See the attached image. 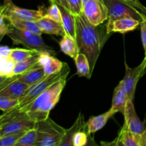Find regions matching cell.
<instances>
[{
    "label": "cell",
    "mask_w": 146,
    "mask_h": 146,
    "mask_svg": "<svg viewBox=\"0 0 146 146\" xmlns=\"http://www.w3.org/2000/svg\"><path fill=\"white\" fill-rule=\"evenodd\" d=\"M75 17L76 40L79 52L87 56L93 73L101 50L111 34L107 32L106 24L93 25L83 13Z\"/></svg>",
    "instance_id": "6da1fadb"
},
{
    "label": "cell",
    "mask_w": 146,
    "mask_h": 146,
    "mask_svg": "<svg viewBox=\"0 0 146 146\" xmlns=\"http://www.w3.org/2000/svg\"><path fill=\"white\" fill-rule=\"evenodd\" d=\"M66 80V76L60 78L26 107L24 111L29 118L36 123L47 119L51 111L59 101Z\"/></svg>",
    "instance_id": "7a4b0ae2"
},
{
    "label": "cell",
    "mask_w": 146,
    "mask_h": 146,
    "mask_svg": "<svg viewBox=\"0 0 146 146\" xmlns=\"http://www.w3.org/2000/svg\"><path fill=\"white\" fill-rule=\"evenodd\" d=\"M70 68L68 64L64 62V67L61 71L51 75L45 76L38 82L29 86V88L27 90V91L19 99V104L17 106V108L19 111H24L26 107L31 104L40 94H42L48 87L51 86L53 84H54L60 78L68 76Z\"/></svg>",
    "instance_id": "3957f363"
},
{
    "label": "cell",
    "mask_w": 146,
    "mask_h": 146,
    "mask_svg": "<svg viewBox=\"0 0 146 146\" xmlns=\"http://www.w3.org/2000/svg\"><path fill=\"white\" fill-rule=\"evenodd\" d=\"M36 146H59L66 128L61 126L48 117L36 123Z\"/></svg>",
    "instance_id": "277c9868"
},
{
    "label": "cell",
    "mask_w": 146,
    "mask_h": 146,
    "mask_svg": "<svg viewBox=\"0 0 146 146\" xmlns=\"http://www.w3.org/2000/svg\"><path fill=\"white\" fill-rule=\"evenodd\" d=\"M9 24L7 35L13 41L14 44H21L29 49L36 50L40 53H48L55 55L56 51L52 47L45 44L41 35L34 34L30 31L21 30Z\"/></svg>",
    "instance_id": "5b68a950"
},
{
    "label": "cell",
    "mask_w": 146,
    "mask_h": 146,
    "mask_svg": "<svg viewBox=\"0 0 146 146\" xmlns=\"http://www.w3.org/2000/svg\"><path fill=\"white\" fill-rule=\"evenodd\" d=\"M108 9V21L121 18H133L140 22L146 20V14L121 0H104Z\"/></svg>",
    "instance_id": "8992f818"
},
{
    "label": "cell",
    "mask_w": 146,
    "mask_h": 146,
    "mask_svg": "<svg viewBox=\"0 0 146 146\" xmlns=\"http://www.w3.org/2000/svg\"><path fill=\"white\" fill-rule=\"evenodd\" d=\"M36 122L29 118L26 112L20 111L14 118L0 126V136L25 133L35 127Z\"/></svg>",
    "instance_id": "52a82bcc"
},
{
    "label": "cell",
    "mask_w": 146,
    "mask_h": 146,
    "mask_svg": "<svg viewBox=\"0 0 146 146\" xmlns=\"http://www.w3.org/2000/svg\"><path fill=\"white\" fill-rule=\"evenodd\" d=\"M83 14L94 26H99L108 21V9L101 0H89L83 7Z\"/></svg>",
    "instance_id": "ba28073f"
},
{
    "label": "cell",
    "mask_w": 146,
    "mask_h": 146,
    "mask_svg": "<svg viewBox=\"0 0 146 146\" xmlns=\"http://www.w3.org/2000/svg\"><path fill=\"white\" fill-rule=\"evenodd\" d=\"M123 126L133 135H135L141 142L143 135L145 131V124L140 120L134 107L133 101L128 100L124 111Z\"/></svg>",
    "instance_id": "9c48e42d"
},
{
    "label": "cell",
    "mask_w": 146,
    "mask_h": 146,
    "mask_svg": "<svg viewBox=\"0 0 146 146\" xmlns=\"http://www.w3.org/2000/svg\"><path fill=\"white\" fill-rule=\"evenodd\" d=\"M125 76L121 81L127 91L128 100L133 101L137 84L141 77L143 75V73L146 68V56H145L143 61L138 66L131 68L128 66L126 62H125Z\"/></svg>",
    "instance_id": "30bf717a"
},
{
    "label": "cell",
    "mask_w": 146,
    "mask_h": 146,
    "mask_svg": "<svg viewBox=\"0 0 146 146\" xmlns=\"http://www.w3.org/2000/svg\"><path fill=\"white\" fill-rule=\"evenodd\" d=\"M4 2L7 4V10L6 14L20 19L37 21L41 17L45 16L46 8L43 7H38V9L33 10L17 7L12 2L11 0H4Z\"/></svg>",
    "instance_id": "8fae6325"
},
{
    "label": "cell",
    "mask_w": 146,
    "mask_h": 146,
    "mask_svg": "<svg viewBox=\"0 0 146 146\" xmlns=\"http://www.w3.org/2000/svg\"><path fill=\"white\" fill-rule=\"evenodd\" d=\"M141 22L133 18H121L106 21V30L108 34H125L138 28Z\"/></svg>",
    "instance_id": "7c38bea8"
},
{
    "label": "cell",
    "mask_w": 146,
    "mask_h": 146,
    "mask_svg": "<svg viewBox=\"0 0 146 146\" xmlns=\"http://www.w3.org/2000/svg\"><path fill=\"white\" fill-rule=\"evenodd\" d=\"M128 101L127 91L122 81H121L114 90L111 108L115 113L119 112L123 114Z\"/></svg>",
    "instance_id": "4fadbf2b"
},
{
    "label": "cell",
    "mask_w": 146,
    "mask_h": 146,
    "mask_svg": "<svg viewBox=\"0 0 146 146\" xmlns=\"http://www.w3.org/2000/svg\"><path fill=\"white\" fill-rule=\"evenodd\" d=\"M115 113H116L115 111L110 108L108 111L105 112L104 113L96 115V116H91L86 123L88 133L89 135H91V134L95 133L102 129L107 123L108 120Z\"/></svg>",
    "instance_id": "5bb4252c"
},
{
    "label": "cell",
    "mask_w": 146,
    "mask_h": 146,
    "mask_svg": "<svg viewBox=\"0 0 146 146\" xmlns=\"http://www.w3.org/2000/svg\"><path fill=\"white\" fill-rule=\"evenodd\" d=\"M39 62L44 68L46 76L51 75L61 71L64 65V62L59 61L51 54L48 53H41L39 56Z\"/></svg>",
    "instance_id": "9a60e30c"
},
{
    "label": "cell",
    "mask_w": 146,
    "mask_h": 146,
    "mask_svg": "<svg viewBox=\"0 0 146 146\" xmlns=\"http://www.w3.org/2000/svg\"><path fill=\"white\" fill-rule=\"evenodd\" d=\"M36 23L43 33L61 36H64V35H66L62 24L61 23L54 21L52 19L49 18L46 16H44L43 17H41L40 19L36 21Z\"/></svg>",
    "instance_id": "2e32d148"
},
{
    "label": "cell",
    "mask_w": 146,
    "mask_h": 146,
    "mask_svg": "<svg viewBox=\"0 0 146 146\" xmlns=\"http://www.w3.org/2000/svg\"><path fill=\"white\" fill-rule=\"evenodd\" d=\"M46 74L44 73V68L38 60V63L35 66L29 71L18 75V80L31 86L33 84L38 82L41 78H44Z\"/></svg>",
    "instance_id": "e0dca14e"
},
{
    "label": "cell",
    "mask_w": 146,
    "mask_h": 146,
    "mask_svg": "<svg viewBox=\"0 0 146 146\" xmlns=\"http://www.w3.org/2000/svg\"><path fill=\"white\" fill-rule=\"evenodd\" d=\"M11 48L0 46V76H13L12 72L15 63L10 57Z\"/></svg>",
    "instance_id": "ac0fdd59"
},
{
    "label": "cell",
    "mask_w": 146,
    "mask_h": 146,
    "mask_svg": "<svg viewBox=\"0 0 146 146\" xmlns=\"http://www.w3.org/2000/svg\"><path fill=\"white\" fill-rule=\"evenodd\" d=\"M6 19L11 26L19 29L25 30V31H30L34 34H38V35H41L43 34L41 29L37 24L36 21L20 19L7 15V14H6Z\"/></svg>",
    "instance_id": "d6986e66"
},
{
    "label": "cell",
    "mask_w": 146,
    "mask_h": 146,
    "mask_svg": "<svg viewBox=\"0 0 146 146\" xmlns=\"http://www.w3.org/2000/svg\"><path fill=\"white\" fill-rule=\"evenodd\" d=\"M29 88V86L19 81L17 78L5 87L0 92V94L9 97L12 99L19 100Z\"/></svg>",
    "instance_id": "ffe728a7"
},
{
    "label": "cell",
    "mask_w": 146,
    "mask_h": 146,
    "mask_svg": "<svg viewBox=\"0 0 146 146\" xmlns=\"http://www.w3.org/2000/svg\"><path fill=\"white\" fill-rule=\"evenodd\" d=\"M86 123L84 121V117L81 113L78 114V117L76 119L75 122L69 128L66 130L65 135L63 137L59 146H74V136L76 132L78 130L86 127Z\"/></svg>",
    "instance_id": "44dd1931"
},
{
    "label": "cell",
    "mask_w": 146,
    "mask_h": 146,
    "mask_svg": "<svg viewBox=\"0 0 146 146\" xmlns=\"http://www.w3.org/2000/svg\"><path fill=\"white\" fill-rule=\"evenodd\" d=\"M61 11V24L66 35L76 38V17L75 15L64 7L58 6Z\"/></svg>",
    "instance_id": "7402d4cb"
},
{
    "label": "cell",
    "mask_w": 146,
    "mask_h": 146,
    "mask_svg": "<svg viewBox=\"0 0 146 146\" xmlns=\"http://www.w3.org/2000/svg\"><path fill=\"white\" fill-rule=\"evenodd\" d=\"M60 48L62 52L71 58H74L79 53L78 44L76 38H72L68 35H64L59 42Z\"/></svg>",
    "instance_id": "603a6c76"
},
{
    "label": "cell",
    "mask_w": 146,
    "mask_h": 146,
    "mask_svg": "<svg viewBox=\"0 0 146 146\" xmlns=\"http://www.w3.org/2000/svg\"><path fill=\"white\" fill-rule=\"evenodd\" d=\"M75 61L76 66L77 69V75L78 76L86 77L88 79H90L92 75L90 68L89 61L85 54L82 53H78L75 58H74Z\"/></svg>",
    "instance_id": "cb8c5ba5"
},
{
    "label": "cell",
    "mask_w": 146,
    "mask_h": 146,
    "mask_svg": "<svg viewBox=\"0 0 146 146\" xmlns=\"http://www.w3.org/2000/svg\"><path fill=\"white\" fill-rule=\"evenodd\" d=\"M40 54H41V53H38L36 55L33 56L31 58L27 59L26 61L15 64L14 69H13L12 76L20 75V74L29 71V69L32 68L33 67L35 66L37 63H38V60H39Z\"/></svg>",
    "instance_id": "d4e9b609"
},
{
    "label": "cell",
    "mask_w": 146,
    "mask_h": 146,
    "mask_svg": "<svg viewBox=\"0 0 146 146\" xmlns=\"http://www.w3.org/2000/svg\"><path fill=\"white\" fill-rule=\"evenodd\" d=\"M38 51H36V50L29 49H24V48H11V51H10V57L12 59L15 64L17 63L22 62V61H26L28 58H31L33 56L36 55V54H38Z\"/></svg>",
    "instance_id": "484cf974"
},
{
    "label": "cell",
    "mask_w": 146,
    "mask_h": 146,
    "mask_svg": "<svg viewBox=\"0 0 146 146\" xmlns=\"http://www.w3.org/2000/svg\"><path fill=\"white\" fill-rule=\"evenodd\" d=\"M14 146H36V131L35 127L24 133Z\"/></svg>",
    "instance_id": "4316f807"
},
{
    "label": "cell",
    "mask_w": 146,
    "mask_h": 146,
    "mask_svg": "<svg viewBox=\"0 0 146 146\" xmlns=\"http://www.w3.org/2000/svg\"><path fill=\"white\" fill-rule=\"evenodd\" d=\"M118 135L120 136L125 146H141L139 140L123 125L118 132Z\"/></svg>",
    "instance_id": "83f0119b"
},
{
    "label": "cell",
    "mask_w": 146,
    "mask_h": 146,
    "mask_svg": "<svg viewBox=\"0 0 146 146\" xmlns=\"http://www.w3.org/2000/svg\"><path fill=\"white\" fill-rule=\"evenodd\" d=\"M89 134L87 132L86 125L84 128L78 130L74 136V146H85L87 144L89 138Z\"/></svg>",
    "instance_id": "f1b7e54d"
},
{
    "label": "cell",
    "mask_w": 146,
    "mask_h": 146,
    "mask_svg": "<svg viewBox=\"0 0 146 146\" xmlns=\"http://www.w3.org/2000/svg\"><path fill=\"white\" fill-rule=\"evenodd\" d=\"M19 104V100L12 99L8 96L0 94V110L1 111H7L16 106Z\"/></svg>",
    "instance_id": "f546056e"
},
{
    "label": "cell",
    "mask_w": 146,
    "mask_h": 146,
    "mask_svg": "<svg viewBox=\"0 0 146 146\" xmlns=\"http://www.w3.org/2000/svg\"><path fill=\"white\" fill-rule=\"evenodd\" d=\"M45 16L52 19L54 21L61 24V16L59 7L54 3H51L50 7L46 9Z\"/></svg>",
    "instance_id": "4dcf8cb0"
},
{
    "label": "cell",
    "mask_w": 146,
    "mask_h": 146,
    "mask_svg": "<svg viewBox=\"0 0 146 146\" xmlns=\"http://www.w3.org/2000/svg\"><path fill=\"white\" fill-rule=\"evenodd\" d=\"M24 133L0 136V146H14L19 138Z\"/></svg>",
    "instance_id": "1f68e13d"
},
{
    "label": "cell",
    "mask_w": 146,
    "mask_h": 146,
    "mask_svg": "<svg viewBox=\"0 0 146 146\" xmlns=\"http://www.w3.org/2000/svg\"><path fill=\"white\" fill-rule=\"evenodd\" d=\"M70 11L74 15H79L83 13L82 0H68Z\"/></svg>",
    "instance_id": "d6a6232c"
},
{
    "label": "cell",
    "mask_w": 146,
    "mask_h": 146,
    "mask_svg": "<svg viewBox=\"0 0 146 146\" xmlns=\"http://www.w3.org/2000/svg\"><path fill=\"white\" fill-rule=\"evenodd\" d=\"M99 146H125L119 135L112 141H101Z\"/></svg>",
    "instance_id": "836d02e7"
},
{
    "label": "cell",
    "mask_w": 146,
    "mask_h": 146,
    "mask_svg": "<svg viewBox=\"0 0 146 146\" xmlns=\"http://www.w3.org/2000/svg\"><path fill=\"white\" fill-rule=\"evenodd\" d=\"M141 41L143 46L145 55L146 56V20L141 21Z\"/></svg>",
    "instance_id": "e575fe53"
},
{
    "label": "cell",
    "mask_w": 146,
    "mask_h": 146,
    "mask_svg": "<svg viewBox=\"0 0 146 146\" xmlns=\"http://www.w3.org/2000/svg\"><path fill=\"white\" fill-rule=\"evenodd\" d=\"M121 1H125V2L128 3V4H131L132 6L136 7L137 9H140L141 11H143L144 13L146 14V7H144L138 0H121Z\"/></svg>",
    "instance_id": "d590c367"
},
{
    "label": "cell",
    "mask_w": 146,
    "mask_h": 146,
    "mask_svg": "<svg viewBox=\"0 0 146 146\" xmlns=\"http://www.w3.org/2000/svg\"><path fill=\"white\" fill-rule=\"evenodd\" d=\"M51 3H54V4H57L58 6H61V7H64V8L67 9L70 11L69 5H68V0H49Z\"/></svg>",
    "instance_id": "8d00e7d4"
},
{
    "label": "cell",
    "mask_w": 146,
    "mask_h": 146,
    "mask_svg": "<svg viewBox=\"0 0 146 146\" xmlns=\"http://www.w3.org/2000/svg\"><path fill=\"white\" fill-rule=\"evenodd\" d=\"M96 142L94 140V137L91 136V135H90L88 143H87V144L85 146H96Z\"/></svg>",
    "instance_id": "74e56055"
},
{
    "label": "cell",
    "mask_w": 146,
    "mask_h": 146,
    "mask_svg": "<svg viewBox=\"0 0 146 146\" xmlns=\"http://www.w3.org/2000/svg\"><path fill=\"white\" fill-rule=\"evenodd\" d=\"M141 146H146V127L145 132H144L143 135L142 136V138H141Z\"/></svg>",
    "instance_id": "f35d334b"
},
{
    "label": "cell",
    "mask_w": 146,
    "mask_h": 146,
    "mask_svg": "<svg viewBox=\"0 0 146 146\" xmlns=\"http://www.w3.org/2000/svg\"><path fill=\"white\" fill-rule=\"evenodd\" d=\"M8 77H9V76H0V85H1V84H2V83L4 82V81H5V80L7 79Z\"/></svg>",
    "instance_id": "ab89813d"
},
{
    "label": "cell",
    "mask_w": 146,
    "mask_h": 146,
    "mask_svg": "<svg viewBox=\"0 0 146 146\" xmlns=\"http://www.w3.org/2000/svg\"><path fill=\"white\" fill-rule=\"evenodd\" d=\"M89 1V0H82V4H83V7H84V5H85V4H86L88 1Z\"/></svg>",
    "instance_id": "60d3db41"
},
{
    "label": "cell",
    "mask_w": 146,
    "mask_h": 146,
    "mask_svg": "<svg viewBox=\"0 0 146 146\" xmlns=\"http://www.w3.org/2000/svg\"><path fill=\"white\" fill-rule=\"evenodd\" d=\"M5 35H4V34H0V42H1V41L2 40V38H4V36Z\"/></svg>",
    "instance_id": "b9f144b4"
},
{
    "label": "cell",
    "mask_w": 146,
    "mask_h": 146,
    "mask_svg": "<svg viewBox=\"0 0 146 146\" xmlns=\"http://www.w3.org/2000/svg\"><path fill=\"white\" fill-rule=\"evenodd\" d=\"M96 146H99V145H98V144H96Z\"/></svg>",
    "instance_id": "7bdbcfd3"
},
{
    "label": "cell",
    "mask_w": 146,
    "mask_h": 146,
    "mask_svg": "<svg viewBox=\"0 0 146 146\" xmlns=\"http://www.w3.org/2000/svg\"><path fill=\"white\" fill-rule=\"evenodd\" d=\"M101 1H104V0H101Z\"/></svg>",
    "instance_id": "ee69618b"
}]
</instances>
